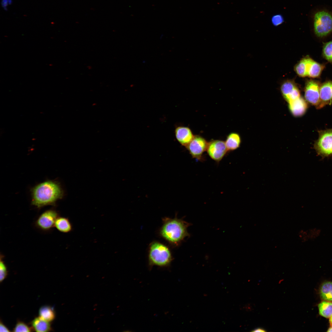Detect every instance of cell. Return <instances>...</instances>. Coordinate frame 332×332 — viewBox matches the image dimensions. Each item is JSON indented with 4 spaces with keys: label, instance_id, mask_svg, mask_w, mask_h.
Instances as JSON below:
<instances>
[{
    "label": "cell",
    "instance_id": "1",
    "mask_svg": "<svg viewBox=\"0 0 332 332\" xmlns=\"http://www.w3.org/2000/svg\"><path fill=\"white\" fill-rule=\"evenodd\" d=\"M63 191L56 182L47 180L34 187L32 190V204L38 208L54 205L63 196Z\"/></svg>",
    "mask_w": 332,
    "mask_h": 332
},
{
    "label": "cell",
    "instance_id": "2",
    "mask_svg": "<svg viewBox=\"0 0 332 332\" xmlns=\"http://www.w3.org/2000/svg\"><path fill=\"white\" fill-rule=\"evenodd\" d=\"M162 221L159 235L171 245L177 247L190 236L187 229L191 224L183 219L176 216L174 218L165 217Z\"/></svg>",
    "mask_w": 332,
    "mask_h": 332
},
{
    "label": "cell",
    "instance_id": "3",
    "mask_svg": "<svg viewBox=\"0 0 332 332\" xmlns=\"http://www.w3.org/2000/svg\"><path fill=\"white\" fill-rule=\"evenodd\" d=\"M148 265L150 268L154 266L166 267L169 266L173 258L169 248L157 241H153L149 246Z\"/></svg>",
    "mask_w": 332,
    "mask_h": 332
},
{
    "label": "cell",
    "instance_id": "4",
    "mask_svg": "<svg viewBox=\"0 0 332 332\" xmlns=\"http://www.w3.org/2000/svg\"><path fill=\"white\" fill-rule=\"evenodd\" d=\"M314 31L315 35L323 38L332 33V13L326 9L315 11L312 15Z\"/></svg>",
    "mask_w": 332,
    "mask_h": 332
},
{
    "label": "cell",
    "instance_id": "5",
    "mask_svg": "<svg viewBox=\"0 0 332 332\" xmlns=\"http://www.w3.org/2000/svg\"><path fill=\"white\" fill-rule=\"evenodd\" d=\"M319 137L314 144L317 154L322 158L332 156V128L318 131Z\"/></svg>",
    "mask_w": 332,
    "mask_h": 332
},
{
    "label": "cell",
    "instance_id": "6",
    "mask_svg": "<svg viewBox=\"0 0 332 332\" xmlns=\"http://www.w3.org/2000/svg\"><path fill=\"white\" fill-rule=\"evenodd\" d=\"M208 144V142L204 137L195 135L186 147L193 158L202 161L204 159L203 154L206 151Z\"/></svg>",
    "mask_w": 332,
    "mask_h": 332
},
{
    "label": "cell",
    "instance_id": "7",
    "mask_svg": "<svg viewBox=\"0 0 332 332\" xmlns=\"http://www.w3.org/2000/svg\"><path fill=\"white\" fill-rule=\"evenodd\" d=\"M59 216L57 212L53 209H49L42 212L35 222L36 226L44 231H48L54 226L56 220Z\"/></svg>",
    "mask_w": 332,
    "mask_h": 332
},
{
    "label": "cell",
    "instance_id": "8",
    "mask_svg": "<svg viewBox=\"0 0 332 332\" xmlns=\"http://www.w3.org/2000/svg\"><path fill=\"white\" fill-rule=\"evenodd\" d=\"M320 85L318 81L310 79L306 81L304 89L306 100L317 109L320 102Z\"/></svg>",
    "mask_w": 332,
    "mask_h": 332
},
{
    "label": "cell",
    "instance_id": "9",
    "mask_svg": "<svg viewBox=\"0 0 332 332\" xmlns=\"http://www.w3.org/2000/svg\"><path fill=\"white\" fill-rule=\"evenodd\" d=\"M209 157L216 162H219L228 152L225 141L212 140L208 142L206 150Z\"/></svg>",
    "mask_w": 332,
    "mask_h": 332
},
{
    "label": "cell",
    "instance_id": "10",
    "mask_svg": "<svg viewBox=\"0 0 332 332\" xmlns=\"http://www.w3.org/2000/svg\"><path fill=\"white\" fill-rule=\"evenodd\" d=\"M281 91L284 98L288 103L301 97L299 89L294 82L291 81L283 82L281 85Z\"/></svg>",
    "mask_w": 332,
    "mask_h": 332
},
{
    "label": "cell",
    "instance_id": "11",
    "mask_svg": "<svg viewBox=\"0 0 332 332\" xmlns=\"http://www.w3.org/2000/svg\"><path fill=\"white\" fill-rule=\"evenodd\" d=\"M332 103V81H327L320 85V102L317 109H320Z\"/></svg>",
    "mask_w": 332,
    "mask_h": 332
},
{
    "label": "cell",
    "instance_id": "12",
    "mask_svg": "<svg viewBox=\"0 0 332 332\" xmlns=\"http://www.w3.org/2000/svg\"><path fill=\"white\" fill-rule=\"evenodd\" d=\"M175 135L177 141L181 145L185 147L192 140L194 136L189 128L180 125L176 127Z\"/></svg>",
    "mask_w": 332,
    "mask_h": 332
},
{
    "label": "cell",
    "instance_id": "13",
    "mask_svg": "<svg viewBox=\"0 0 332 332\" xmlns=\"http://www.w3.org/2000/svg\"><path fill=\"white\" fill-rule=\"evenodd\" d=\"M289 110L293 116L300 117L305 113L308 108L306 101L302 97L288 103Z\"/></svg>",
    "mask_w": 332,
    "mask_h": 332
},
{
    "label": "cell",
    "instance_id": "14",
    "mask_svg": "<svg viewBox=\"0 0 332 332\" xmlns=\"http://www.w3.org/2000/svg\"><path fill=\"white\" fill-rule=\"evenodd\" d=\"M313 60L307 56L302 59L295 67L297 74L300 77H308L309 68Z\"/></svg>",
    "mask_w": 332,
    "mask_h": 332
},
{
    "label": "cell",
    "instance_id": "15",
    "mask_svg": "<svg viewBox=\"0 0 332 332\" xmlns=\"http://www.w3.org/2000/svg\"><path fill=\"white\" fill-rule=\"evenodd\" d=\"M225 143L228 151H234L239 147L241 137L237 133L231 132L227 136Z\"/></svg>",
    "mask_w": 332,
    "mask_h": 332
},
{
    "label": "cell",
    "instance_id": "16",
    "mask_svg": "<svg viewBox=\"0 0 332 332\" xmlns=\"http://www.w3.org/2000/svg\"><path fill=\"white\" fill-rule=\"evenodd\" d=\"M49 322L39 316L35 318L31 322L33 329L37 332H49L52 328Z\"/></svg>",
    "mask_w": 332,
    "mask_h": 332
},
{
    "label": "cell",
    "instance_id": "17",
    "mask_svg": "<svg viewBox=\"0 0 332 332\" xmlns=\"http://www.w3.org/2000/svg\"><path fill=\"white\" fill-rule=\"evenodd\" d=\"M54 227L58 231L63 233H69L72 229V224L69 219L62 216H58L55 222Z\"/></svg>",
    "mask_w": 332,
    "mask_h": 332
},
{
    "label": "cell",
    "instance_id": "18",
    "mask_svg": "<svg viewBox=\"0 0 332 332\" xmlns=\"http://www.w3.org/2000/svg\"><path fill=\"white\" fill-rule=\"evenodd\" d=\"M321 231L320 229L314 228L307 230H301L298 233V235L302 242L309 240H313L318 236Z\"/></svg>",
    "mask_w": 332,
    "mask_h": 332
},
{
    "label": "cell",
    "instance_id": "19",
    "mask_svg": "<svg viewBox=\"0 0 332 332\" xmlns=\"http://www.w3.org/2000/svg\"><path fill=\"white\" fill-rule=\"evenodd\" d=\"M320 294L323 300L332 301V282L327 281L322 284L320 289Z\"/></svg>",
    "mask_w": 332,
    "mask_h": 332
},
{
    "label": "cell",
    "instance_id": "20",
    "mask_svg": "<svg viewBox=\"0 0 332 332\" xmlns=\"http://www.w3.org/2000/svg\"><path fill=\"white\" fill-rule=\"evenodd\" d=\"M39 316L43 319L50 322L55 318L54 310L51 307L48 306H43L41 307L39 310Z\"/></svg>",
    "mask_w": 332,
    "mask_h": 332
},
{
    "label": "cell",
    "instance_id": "21",
    "mask_svg": "<svg viewBox=\"0 0 332 332\" xmlns=\"http://www.w3.org/2000/svg\"><path fill=\"white\" fill-rule=\"evenodd\" d=\"M325 67L324 65L318 63L313 60L309 68L308 77L312 78L319 77Z\"/></svg>",
    "mask_w": 332,
    "mask_h": 332
},
{
    "label": "cell",
    "instance_id": "22",
    "mask_svg": "<svg viewBox=\"0 0 332 332\" xmlns=\"http://www.w3.org/2000/svg\"><path fill=\"white\" fill-rule=\"evenodd\" d=\"M319 314L326 318H330L332 316V302L325 301L320 302L318 305Z\"/></svg>",
    "mask_w": 332,
    "mask_h": 332
},
{
    "label": "cell",
    "instance_id": "23",
    "mask_svg": "<svg viewBox=\"0 0 332 332\" xmlns=\"http://www.w3.org/2000/svg\"><path fill=\"white\" fill-rule=\"evenodd\" d=\"M322 55L327 61L332 63V40L324 44Z\"/></svg>",
    "mask_w": 332,
    "mask_h": 332
},
{
    "label": "cell",
    "instance_id": "24",
    "mask_svg": "<svg viewBox=\"0 0 332 332\" xmlns=\"http://www.w3.org/2000/svg\"><path fill=\"white\" fill-rule=\"evenodd\" d=\"M4 255L1 254L0 261V281L2 282L7 275L6 266L3 261Z\"/></svg>",
    "mask_w": 332,
    "mask_h": 332
},
{
    "label": "cell",
    "instance_id": "25",
    "mask_svg": "<svg viewBox=\"0 0 332 332\" xmlns=\"http://www.w3.org/2000/svg\"><path fill=\"white\" fill-rule=\"evenodd\" d=\"M13 331L14 332H30L32 331V329L25 322L19 321L16 324Z\"/></svg>",
    "mask_w": 332,
    "mask_h": 332
},
{
    "label": "cell",
    "instance_id": "26",
    "mask_svg": "<svg viewBox=\"0 0 332 332\" xmlns=\"http://www.w3.org/2000/svg\"><path fill=\"white\" fill-rule=\"evenodd\" d=\"M271 20L273 24L275 26L281 24L284 22V19L283 16L279 14L273 15L272 17Z\"/></svg>",
    "mask_w": 332,
    "mask_h": 332
},
{
    "label": "cell",
    "instance_id": "27",
    "mask_svg": "<svg viewBox=\"0 0 332 332\" xmlns=\"http://www.w3.org/2000/svg\"><path fill=\"white\" fill-rule=\"evenodd\" d=\"M10 331L1 322L0 323V332H10Z\"/></svg>",
    "mask_w": 332,
    "mask_h": 332
},
{
    "label": "cell",
    "instance_id": "28",
    "mask_svg": "<svg viewBox=\"0 0 332 332\" xmlns=\"http://www.w3.org/2000/svg\"><path fill=\"white\" fill-rule=\"evenodd\" d=\"M1 4L3 8H6L9 5L8 0H2Z\"/></svg>",
    "mask_w": 332,
    "mask_h": 332
},
{
    "label": "cell",
    "instance_id": "29",
    "mask_svg": "<svg viewBox=\"0 0 332 332\" xmlns=\"http://www.w3.org/2000/svg\"><path fill=\"white\" fill-rule=\"evenodd\" d=\"M266 330L262 328H257L252 331L253 332H265Z\"/></svg>",
    "mask_w": 332,
    "mask_h": 332
},
{
    "label": "cell",
    "instance_id": "30",
    "mask_svg": "<svg viewBox=\"0 0 332 332\" xmlns=\"http://www.w3.org/2000/svg\"><path fill=\"white\" fill-rule=\"evenodd\" d=\"M327 332H332V326L328 329Z\"/></svg>",
    "mask_w": 332,
    "mask_h": 332
},
{
    "label": "cell",
    "instance_id": "31",
    "mask_svg": "<svg viewBox=\"0 0 332 332\" xmlns=\"http://www.w3.org/2000/svg\"><path fill=\"white\" fill-rule=\"evenodd\" d=\"M330 323L332 326V316L330 317L329 320Z\"/></svg>",
    "mask_w": 332,
    "mask_h": 332
}]
</instances>
